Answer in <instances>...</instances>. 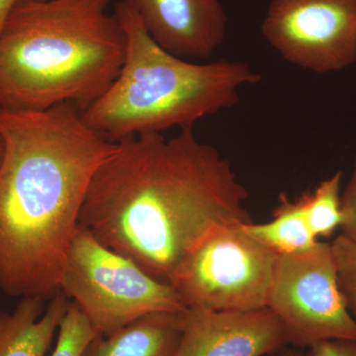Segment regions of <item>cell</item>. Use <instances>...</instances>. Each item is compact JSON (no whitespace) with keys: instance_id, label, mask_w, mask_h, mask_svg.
<instances>
[{"instance_id":"cell-1","label":"cell","mask_w":356,"mask_h":356,"mask_svg":"<svg viewBox=\"0 0 356 356\" xmlns=\"http://www.w3.org/2000/svg\"><path fill=\"white\" fill-rule=\"evenodd\" d=\"M229 159L193 128L116 143L91 178L79 225L170 285L187 254L219 227L252 222Z\"/></svg>"},{"instance_id":"cell-2","label":"cell","mask_w":356,"mask_h":356,"mask_svg":"<svg viewBox=\"0 0 356 356\" xmlns=\"http://www.w3.org/2000/svg\"><path fill=\"white\" fill-rule=\"evenodd\" d=\"M72 102L43 111L0 108V289L48 302L60 291L65 257L91 178L113 152Z\"/></svg>"},{"instance_id":"cell-3","label":"cell","mask_w":356,"mask_h":356,"mask_svg":"<svg viewBox=\"0 0 356 356\" xmlns=\"http://www.w3.org/2000/svg\"><path fill=\"white\" fill-rule=\"evenodd\" d=\"M112 0H17L0 34V108L81 111L118 76L125 33Z\"/></svg>"},{"instance_id":"cell-4","label":"cell","mask_w":356,"mask_h":356,"mask_svg":"<svg viewBox=\"0 0 356 356\" xmlns=\"http://www.w3.org/2000/svg\"><path fill=\"white\" fill-rule=\"evenodd\" d=\"M114 14L127 47L118 76L81 112L91 130L111 143L196 122L231 108L241 90L261 81L243 60L191 63L165 50L149 35L132 0H120Z\"/></svg>"},{"instance_id":"cell-5","label":"cell","mask_w":356,"mask_h":356,"mask_svg":"<svg viewBox=\"0 0 356 356\" xmlns=\"http://www.w3.org/2000/svg\"><path fill=\"white\" fill-rule=\"evenodd\" d=\"M60 290L102 336L149 314L187 309L170 284L99 242L81 225L67 250Z\"/></svg>"},{"instance_id":"cell-6","label":"cell","mask_w":356,"mask_h":356,"mask_svg":"<svg viewBox=\"0 0 356 356\" xmlns=\"http://www.w3.org/2000/svg\"><path fill=\"white\" fill-rule=\"evenodd\" d=\"M243 224L214 229L180 262L170 286L186 308H266L278 254L248 235Z\"/></svg>"},{"instance_id":"cell-7","label":"cell","mask_w":356,"mask_h":356,"mask_svg":"<svg viewBox=\"0 0 356 356\" xmlns=\"http://www.w3.org/2000/svg\"><path fill=\"white\" fill-rule=\"evenodd\" d=\"M266 307L284 327L289 346L310 348L331 339H356V321L337 281L331 243L278 255Z\"/></svg>"},{"instance_id":"cell-8","label":"cell","mask_w":356,"mask_h":356,"mask_svg":"<svg viewBox=\"0 0 356 356\" xmlns=\"http://www.w3.org/2000/svg\"><path fill=\"white\" fill-rule=\"evenodd\" d=\"M261 33L290 64L341 72L356 63V0H270Z\"/></svg>"},{"instance_id":"cell-9","label":"cell","mask_w":356,"mask_h":356,"mask_svg":"<svg viewBox=\"0 0 356 356\" xmlns=\"http://www.w3.org/2000/svg\"><path fill=\"white\" fill-rule=\"evenodd\" d=\"M289 346L270 309L219 312L187 308L175 356H266Z\"/></svg>"},{"instance_id":"cell-10","label":"cell","mask_w":356,"mask_h":356,"mask_svg":"<svg viewBox=\"0 0 356 356\" xmlns=\"http://www.w3.org/2000/svg\"><path fill=\"white\" fill-rule=\"evenodd\" d=\"M147 31L179 58L207 60L224 43L228 16L220 0H132Z\"/></svg>"},{"instance_id":"cell-11","label":"cell","mask_w":356,"mask_h":356,"mask_svg":"<svg viewBox=\"0 0 356 356\" xmlns=\"http://www.w3.org/2000/svg\"><path fill=\"white\" fill-rule=\"evenodd\" d=\"M70 303L60 290L48 302L21 298L13 312L0 311V356H47Z\"/></svg>"},{"instance_id":"cell-12","label":"cell","mask_w":356,"mask_h":356,"mask_svg":"<svg viewBox=\"0 0 356 356\" xmlns=\"http://www.w3.org/2000/svg\"><path fill=\"white\" fill-rule=\"evenodd\" d=\"M182 315L184 312L149 314L108 336L97 334L81 356H175Z\"/></svg>"},{"instance_id":"cell-13","label":"cell","mask_w":356,"mask_h":356,"mask_svg":"<svg viewBox=\"0 0 356 356\" xmlns=\"http://www.w3.org/2000/svg\"><path fill=\"white\" fill-rule=\"evenodd\" d=\"M273 220L264 224L245 222L243 229L257 242L278 255L306 252L318 242L307 222L303 197L293 201L286 193L280 197Z\"/></svg>"},{"instance_id":"cell-14","label":"cell","mask_w":356,"mask_h":356,"mask_svg":"<svg viewBox=\"0 0 356 356\" xmlns=\"http://www.w3.org/2000/svg\"><path fill=\"white\" fill-rule=\"evenodd\" d=\"M343 172L339 170L323 180L312 193L302 195L307 222L316 238H329L343 224L341 184Z\"/></svg>"},{"instance_id":"cell-15","label":"cell","mask_w":356,"mask_h":356,"mask_svg":"<svg viewBox=\"0 0 356 356\" xmlns=\"http://www.w3.org/2000/svg\"><path fill=\"white\" fill-rule=\"evenodd\" d=\"M96 332L83 312L70 302L58 327L51 356H81Z\"/></svg>"},{"instance_id":"cell-16","label":"cell","mask_w":356,"mask_h":356,"mask_svg":"<svg viewBox=\"0 0 356 356\" xmlns=\"http://www.w3.org/2000/svg\"><path fill=\"white\" fill-rule=\"evenodd\" d=\"M331 247L339 289L348 310L356 321V242L341 234Z\"/></svg>"},{"instance_id":"cell-17","label":"cell","mask_w":356,"mask_h":356,"mask_svg":"<svg viewBox=\"0 0 356 356\" xmlns=\"http://www.w3.org/2000/svg\"><path fill=\"white\" fill-rule=\"evenodd\" d=\"M341 210L343 215L341 234L356 242V158L353 175L341 195Z\"/></svg>"},{"instance_id":"cell-18","label":"cell","mask_w":356,"mask_h":356,"mask_svg":"<svg viewBox=\"0 0 356 356\" xmlns=\"http://www.w3.org/2000/svg\"><path fill=\"white\" fill-rule=\"evenodd\" d=\"M306 356H356V339H331L308 348Z\"/></svg>"},{"instance_id":"cell-19","label":"cell","mask_w":356,"mask_h":356,"mask_svg":"<svg viewBox=\"0 0 356 356\" xmlns=\"http://www.w3.org/2000/svg\"><path fill=\"white\" fill-rule=\"evenodd\" d=\"M17 0H0V34Z\"/></svg>"},{"instance_id":"cell-20","label":"cell","mask_w":356,"mask_h":356,"mask_svg":"<svg viewBox=\"0 0 356 356\" xmlns=\"http://www.w3.org/2000/svg\"><path fill=\"white\" fill-rule=\"evenodd\" d=\"M266 356H306L305 351L301 350V348H294V346H287L285 348H281L267 355Z\"/></svg>"},{"instance_id":"cell-21","label":"cell","mask_w":356,"mask_h":356,"mask_svg":"<svg viewBox=\"0 0 356 356\" xmlns=\"http://www.w3.org/2000/svg\"><path fill=\"white\" fill-rule=\"evenodd\" d=\"M4 154H6V142L3 137L0 134V170H1L2 163H3Z\"/></svg>"},{"instance_id":"cell-22","label":"cell","mask_w":356,"mask_h":356,"mask_svg":"<svg viewBox=\"0 0 356 356\" xmlns=\"http://www.w3.org/2000/svg\"><path fill=\"white\" fill-rule=\"evenodd\" d=\"M37 1H46V0H37Z\"/></svg>"}]
</instances>
